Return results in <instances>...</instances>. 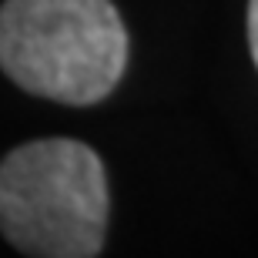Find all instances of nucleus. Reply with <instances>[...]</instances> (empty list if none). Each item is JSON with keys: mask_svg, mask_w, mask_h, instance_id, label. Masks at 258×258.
Masks as SVG:
<instances>
[{"mask_svg": "<svg viewBox=\"0 0 258 258\" xmlns=\"http://www.w3.org/2000/svg\"><path fill=\"white\" fill-rule=\"evenodd\" d=\"M127 30L111 0H7L0 67L27 94L97 104L121 81Z\"/></svg>", "mask_w": 258, "mask_h": 258, "instance_id": "obj_1", "label": "nucleus"}, {"mask_svg": "<svg viewBox=\"0 0 258 258\" xmlns=\"http://www.w3.org/2000/svg\"><path fill=\"white\" fill-rule=\"evenodd\" d=\"M107 178L87 144L44 138L0 161V231L24 255L91 258L104 245Z\"/></svg>", "mask_w": 258, "mask_h": 258, "instance_id": "obj_2", "label": "nucleus"}, {"mask_svg": "<svg viewBox=\"0 0 258 258\" xmlns=\"http://www.w3.org/2000/svg\"><path fill=\"white\" fill-rule=\"evenodd\" d=\"M248 44H251V57L258 64V0L248 4Z\"/></svg>", "mask_w": 258, "mask_h": 258, "instance_id": "obj_3", "label": "nucleus"}]
</instances>
